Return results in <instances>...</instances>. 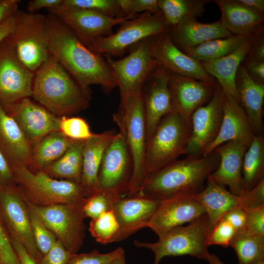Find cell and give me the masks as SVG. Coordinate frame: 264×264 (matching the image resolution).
I'll use <instances>...</instances> for the list:
<instances>
[{"label":"cell","instance_id":"46","mask_svg":"<svg viewBox=\"0 0 264 264\" xmlns=\"http://www.w3.org/2000/svg\"><path fill=\"white\" fill-rule=\"evenodd\" d=\"M0 264H21L9 235L0 218Z\"/></svg>","mask_w":264,"mask_h":264},{"label":"cell","instance_id":"12","mask_svg":"<svg viewBox=\"0 0 264 264\" xmlns=\"http://www.w3.org/2000/svg\"><path fill=\"white\" fill-rule=\"evenodd\" d=\"M0 218L9 236L21 242L40 264L43 256L35 242L26 200L16 184L0 186Z\"/></svg>","mask_w":264,"mask_h":264},{"label":"cell","instance_id":"15","mask_svg":"<svg viewBox=\"0 0 264 264\" xmlns=\"http://www.w3.org/2000/svg\"><path fill=\"white\" fill-rule=\"evenodd\" d=\"M133 170L132 160L125 138L116 133L104 153L98 173L99 190L126 195Z\"/></svg>","mask_w":264,"mask_h":264},{"label":"cell","instance_id":"24","mask_svg":"<svg viewBox=\"0 0 264 264\" xmlns=\"http://www.w3.org/2000/svg\"><path fill=\"white\" fill-rule=\"evenodd\" d=\"M263 33L264 27L251 34L237 49L222 58L199 62L205 71L218 82L223 91L238 102L239 97L235 85L237 72L254 43Z\"/></svg>","mask_w":264,"mask_h":264},{"label":"cell","instance_id":"48","mask_svg":"<svg viewBox=\"0 0 264 264\" xmlns=\"http://www.w3.org/2000/svg\"><path fill=\"white\" fill-rule=\"evenodd\" d=\"M242 209L245 211L264 205V180L250 191L241 195Z\"/></svg>","mask_w":264,"mask_h":264},{"label":"cell","instance_id":"25","mask_svg":"<svg viewBox=\"0 0 264 264\" xmlns=\"http://www.w3.org/2000/svg\"><path fill=\"white\" fill-rule=\"evenodd\" d=\"M248 148L238 142L229 141L214 150L219 155L220 160L218 167L210 176L219 184L228 186L229 192L236 196L242 194V161Z\"/></svg>","mask_w":264,"mask_h":264},{"label":"cell","instance_id":"54","mask_svg":"<svg viewBox=\"0 0 264 264\" xmlns=\"http://www.w3.org/2000/svg\"><path fill=\"white\" fill-rule=\"evenodd\" d=\"M18 11L19 10L0 23V44L14 29L18 21Z\"/></svg>","mask_w":264,"mask_h":264},{"label":"cell","instance_id":"23","mask_svg":"<svg viewBox=\"0 0 264 264\" xmlns=\"http://www.w3.org/2000/svg\"><path fill=\"white\" fill-rule=\"evenodd\" d=\"M222 105L223 117L219 132L215 140L204 150L202 155L211 153L229 141L248 147L256 135L245 111L237 101L224 92Z\"/></svg>","mask_w":264,"mask_h":264},{"label":"cell","instance_id":"1","mask_svg":"<svg viewBox=\"0 0 264 264\" xmlns=\"http://www.w3.org/2000/svg\"><path fill=\"white\" fill-rule=\"evenodd\" d=\"M48 51L84 89L101 86L109 93L117 87L113 72L103 55L91 51L74 33L52 14L46 16Z\"/></svg>","mask_w":264,"mask_h":264},{"label":"cell","instance_id":"21","mask_svg":"<svg viewBox=\"0 0 264 264\" xmlns=\"http://www.w3.org/2000/svg\"><path fill=\"white\" fill-rule=\"evenodd\" d=\"M152 52L156 65L165 67L171 72L203 82H216L198 61L186 55L175 45L171 40L170 32L154 37Z\"/></svg>","mask_w":264,"mask_h":264},{"label":"cell","instance_id":"36","mask_svg":"<svg viewBox=\"0 0 264 264\" xmlns=\"http://www.w3.org/2000/svg\"><path fill=\"white\" fill-rule=\"evenodd\" d=\"M229 246L235 251L239 264H258L264 261V235L236 230Z\"/></svg>","mask_w":264,"mask_h":264},{"label":"cell","instance_id":"55","mask_svg":"<svg viewBox=\"0 0 264 264\" xmlns=\"http://www.w3.org/2000/svg\"><path fill=\"white\" fill-rule=\"evenodd\" d=\"M62 0H32L28 1L27 9L28 13H35L41 9L46 8L47 10L58 6Z\"/></svg>","mask_w":264,"mask_h":264},{"label":"cell","instance_id":"7","mask_svg":"<svg viewBox=\"0 0 264 264\" xmlns=\"http://www.w3.org/2000/svg\"><path fill=\"white\" fill-rule=\"evenodd\" d=\"M190 124L176 111L164 116L147 143L145 157L147 175L154 173L186 153Z\"/></svg>","mask_w":264,"mask_h":264},{"label":"cell","instance_id":"3","mask_svg":"<svg viewBox=\"0 0 264 264\" xmlns=\"http://www.w3.org/2000/svg\"><path fill=\"white\" fill-rule=\"evenodd\" d=\"M220 160L215 151L197 158L177 159L148 175L138 193L160 200L177 195H197L205 188V181Z\"/></svg>","mask_w":264,"mask_h":264},{"label":"cell","instance_id":"19","mask_svg":"<svg viewBox=\"0 0 264 264\" xmlns=\"http://www.w3.org/2000/svg\"><path fill=\"white\" fill-rule=\"evenodd\" d=\"M2 106L32 146L48 133L60 131V118L29 98Z\"/></svg>","mask_w":264,"mask_h":264},{"label":"cell","instance_id":"52","mask_svg":"<svg viewBox=\"0 0 264 264\" xmlns=\"http://www.w3.org/2000/svg\"><path fill=\"white\" fill-rule=\"evenodd\" d=\"M264 62V36L262 33L253 44L243 62Z\"/></svg>","mask_w":264,"mask_h":264},{"label":"cell","instance_id":"9","mask_svg":"<svg viewBox=\"0 0 264 264\" xmlns=\"http://www.w3.org/2000/svg\"><path fill=\"white\" fill-rule=\"evenodd\" d=\"M48 39L46 16L20 10L16 25L6 38L21 61L34 73L48 58Z\"/></svg>","mask_w":264,"mask_h":264},{"label":"cell","instance_id":"5","mask_svg":"<svg viewBox=\"0 0 264 264\" xmlns=\"http://www.w3.org/2000/svg\"><path fill=\"white\" fill-rule=\"evenodd\" d=\"M112 117L125 138L132 160V174L126 195L131 196L140 191L147 176L145 169L147 135L141 91L119 105L118 112Z\"/></svg>","mask_w":264,"mask_h":264},{"label":"cell","instance_id":"32","mask_svg":"<svg viewBox=\"0 0 264 264\" xmlns=\"http://www.w3.org/2000/svg\"><path fill=\"white\" fill-rule=\"evenodd\" d=\"M76 140L60 131L50 132L32 146L29 169L42 171L60 158Z\"/></svg>","mask_w":264,"mask_h":264},{"label":"cell","instance_id":"11","mask_svg":"<svg viewBox=\"0 0 264 264\" xmlns=\"http://www.w3.org/2000/svg\"><path fill=\"white\" fill-rule=\"evenodd\" d=\"M26 200V199H25ZM84 201L75 204L37 206L26 200L28 207L40 218L66 250L76 254L85 237L86 218L83 211Z\"/></svg>","mask_w":264,"mask_h":264},{"label":"cell","instance_id":"17","mask_svg":"<svg viewBox=\"0 0 264 264\" xmlns=\"http://www.w3.org/2000/svg\"><path fill=\"white\" fill-rule=\"evenodd\" d=\"M170 75L168 69L157 66L148 76L142 88L147 143L160 120L166 115L176 111L168 86Z\"/></svg>","mask_w":264,"mask_h":264},{"label":"cell","instance_id":"39","mask_svg":"<svg viewBox=\"0 0 264 264\" xmlns=\"http://www.w3.org/2000/svg\"><path fill=\"white\" fill-rule=\"evenodd\" d=\"M118 224L112 210L91 219L89 231L96 241L102 244L110 243L118 229Z\"/></svg>","mask_w":264,"mask_h":264},{"label":"cell","instance_id":"60","mask_svg":"<svg viewBox=\"0 0 264 264\" xmlns=\"http://www.w3.org/2000/svg\"><path fill=\"white\" fill-rule=\"evenodd\" d=\"M110 264H126L125 261V251L113 259Z\"/></svg>","mask_w":264,"mask_h":264},{"label":"cell","instance_id":"16","mask_svg":"<svg viewBox=\"0 0 264 264\" xmlns=\"http://www.w3.org/2000/svg\"><path fill=\"white\" fill-rule=\"evenodd\" d=\"M34 76L5 39L0 44V104L10 105L31 96Z\"/></svg>","mask_w":264,"mask_h":264},{"label":"cell","instance_id":"41","mask_svg":"<svg viewBox=\"0 0 264 264\" xmlns=\"http://www.w3.org/2000/svg\"><path fill=\"white\" fill-rule=\"evenodd\" d=\"M60 131L73 140H86L93 134L86 121L79 117L60 118Z\"/></svg>","mask_w":264,"mask_h":264},{"label":"cell","instance_id":"13","mask_svg":"<svg viewBox=\"0 0 264 264\" xmlns=\"http://www.w3.org/2000/svg\"><path fill=\"white\" fill-rule=\"evenodd\" d=\"M48 11L70 28L87 47L97 39L112 34L114 26L139 15L111 18L96 11L65 5L62 1Z\"/></svg>","mask_w":264,"mask_h":264},{"label":"cell","instance_id":"22","mask_svg":"<svg viewBox=\"0 0 264 264\" xmlns=\"http://www.w3.org/2000/svg\"><path fill=\"white\" fill-rule=\"evenodd\" d=\"M215 84L170 72L168 86L171 95L176 112L185 122L190 124L193 112L210 100Z\"/></svg>","mask_w":264,"mask_h":264},{"label":"cell","instance_id":"30","mask_svg":"<svg viewBox=\"0 0 264 264\" xmlns=\"http://www.w3.org/2000/svg\"><path fill=\"white\" fill-rule=\"evenodd\" d=\"M116 133L107 131L93 133L84 141L81 185L90 194L99 191L98 173L105 151Z\"/></svg>","mask_w":264,"mask_h":264},{"label":"cell","instance_id":"42","mask_svg":"<svg viewBox=\"0 0 264 264\" xmlns=\"http://www.w3.org/2000/svg\"><path fill=\"white\" fill-rule=\"evenodd\" d=\"M63 4L99 12L111 18H118L120 8L117 0H62Z\"/></svg>","mask_w":264,"mask_h":264},{"label":"cell","instance_id":"18","mask_svg":"<svg viewBox=\"0 0 264 264\" xmlns=\"http://www.w3.org/2000/svg\"><path fill=\"white\" fill-rule=\"evenodd\" d=\"M160 201L139 193L120 198L112 209L119 227L110 243L121 242L147 227Z\"/></svg>","mask_w":264,"mask_h":264},{"label":"cell","instance_id":"56","mask_svg":"<svg viewBox=\"0 0 264 264\" xmlns=\"http://www.w3.org/2000/svg\"><path fill=\"white\" fill-rule=\"evenodd\" d=\"M9 237L21 264H37L21 242L15 238Z\"/></svg>","mask_w":264,"mask_h":264},{"label":"cell","instance_id":"8","mask_svg":"<svg viewBox=\"0 0 264 264\" xmlns=\"http://www.w3.org/2000/svg\"><path fill=\"white\" fill-rule=\"evenodd\" d=\"M120 25L115 33L97 39L88 47L96 54L122 58L144 39L170 32L173 28L161 11L144 12Z\"/></svg>","mask_w":264,"mask_h":264},{"label":"cell","instance_id":"59","mask_svg":"<svg viewBox=\"0 0 264 264\" xmlns=\"http://www.w3.org/2000/svg\"><path fill=\"white\" fill-rule=\"evenodd\" d=\"M204 260L207 261L209 264H225L214 254L207 253ZM258 264H264V261Z\"/></svg>","mask_w":264,"mask_h":264},{"label":"cell","instance_id":"49","mask_svg":"<svg viewBox=\"0 0 264 264\" xmlns=\"http://www.w3.org/2000/svg\"><path fill=\"white\" fill-rule=\"evenodd\" d=\"M72 255L57 240L48 252L43 256L40 264H66Z\"/></svg>","mask_w":264,"mask_h":264},{"label":"cell","instance_id":"53","mask_svg":"<svg viewBox=\"0 0 264 264\" xmlns=\"http://www.w3.org/2000/svg\"><path fill=\"white\" fill-rule=\"evenodd\" d=\"M242 64L252 79L264 84V62H243Z\"/></svg>","mask_w":264,"mask_h":264},{"label":"cell","instance_id":"58","mask_svg":"<svg viewBox=\"0 0 264 264\" xmlns=\"http://www.w3.org/2000/svg\"><path fill=\"white\" fill-rule=\"evenodd\" d=\"M243 5L262 14H264V0H237Z\"/></svg>","mask_w":264,"mask_h":264},{"label":"cell","instance_id":"31","mask_svg":"<svg viewBox=\"0 0 264 264\" xmlns=\"http://www.w3.org/2000/svg\"><path fill=\"white\" fill-rule=\"evenodd\" d=\"M207 183L204 189L195 197L214 228L226 213L235 208L241 209L242 198L227 191L225 186L216 182L210 176Z\"/></svg>","mask_w":264,"mask_h":264},{"label":"cell","instance_id":"4","mask_svg":"<svg viewBox=\"0 0 264 264\" xmlns=\"http://www.w3.org/2000/svg\"><path fill=\"white\" fill-rule=\"evenodd\" d=\"M12 168L16 186L32 205L47 206L79 203L90 195L81 184L55 179L43 171H33L25 165Z\"/></svg>","mask_w":264,"mask_h":264},{"label":"cell","instance_id":"38","mask_svg":"<svg viewBox=\"0 0 264 264\" xmlns=\"http://www.w3.org/2000/svg\"><path fill=\"white\" fill-rule=\"evenodd\" d=\"M122 196L111 190H99L90 194L86 199L83 211L85 217L91 219L112 210L115 203Z\"/></svg>","mask_w":264,"mask_h":264},{"label":"cell","instance_id":"51","mask_svg":"<svg viewBox=\"0 0 264 264\" xmlns=\"http://www.w3.org/2000/svg\"><path fill=\"white\" fill-rule=\"evenodd\" d=\"M230 223L236 230L242 229L244 227L246 213L240 208H235L226 213L221 218Z\"/></svg>","mask_w":264,"mask_h":264},{"label":"cell","instance_id":"2","mask_svg":"<svg viewBox=\"0 0 264 264\" xmlns=\"http://www.w3.org/2000/svg\"><path fill=\"white\" fill-rule=\"evenodd\" d=\"M31 96L59 118L86 109L90 100L89 89L81 87L50 54L35 73Z\"/></svg>","mask_w":264,"mask_h":264},{"label":"cell","instance_id":"26","mask_svg":"<svg viewBox=\"0 0 264 264\" xmlns=\"http://www.w3.org/2000/svg\"><path fill=\"white\" fill-rule=\"evenodd\" d=\"M0 150L11 167L19 165L30 166L32 145L0 104Z\"/></svg>","mask_w":264,"mask_h":264},{"label":"cell","instance_id":"43","mask_svg":"<svg viewBox=\"0 0 264 264\" xmlns=\"http://www.w3.org/2000/svg\"><path fill=\"white\" fill-rule=\"evenodd\" d=\"M120 11L118 18L136 15L142 12L157 13L159 10L157 0H117Z\"/></svg>","mask_w":264,"mask_h":264},{"label":"cell","instance_id":"37","mask_svg":"<svg viewBox=\"0 0 264 264\" xmlns=\"http://www.w3.org/2000/svg\"><path fill=\"white\" fill-rule=\"evenodd\" d=\"M209 1L205 0H157L159 10L167 22L174 27L178 23L201 17L205 5Z\"/></svg>","mask_w":264,"mask_h":264},{"label":"cell","instance_id":"35","mask_svg":"<svg viewBox=\"0 0 264 264\" xmlns=\"http://www.w3.org/2000/svg\"><path fill=\"white\" fill-rule=\"evenodd\" d=\"M250 36L232 35L227 38L214 39L186 50L183 52L198 62L216 60L237 49Z\"/></svg>","mask_w":264,"mask_h":264},{"label":"cell","instance_id":"28","mask_svg":"<svg viewBox=\"0 0 264 264\" xmlns=\"http://www.w3.org/2000/svg\"><path fill=\"white\" fill-rule=\"evenodd\" d=\"M232 35L220 21L204 23L197 19L183 21L173 27L170 32L173 43L183 52L208 41Z\"/></svg>","mask_w":264,"mask_h":264},{"label":"cell","instance_id":"40","mask_svg":"<svg viewBox=\"0 0 264 264\" xmlns=\"http://www.w3.org/2000/svg\"><path fill=\"white\" fill-rule=\"evenodd\" d=\"M28 207L35 242L39 251L44 256L50 250L57 238L33 210L28 206Z\"/></svg>","mask_w":264,"mask_h":264},{"label":"cell","instance_id":"6","mask_svg":"<svg viewBox=\"0 0 264 264\" xmlns=\"http://www.w3.org/2000/svg\"><path fill=\"white\" fill-rule=\"evenodd\" d=\"M206 214L189 222L186 226L171 229L153 243L134 241L138 247L150 249L154 254L153 264H159L166 256L188 255L204 259L207 253L208 236L213 229Z\"/></svg>","mask_w":264,"mask_h":264},{"label":"cell","instance_id":"10","mask_svg":"<svg viewBox=\"0 0 264 264\" xmlns=\"http://www.w3.org/2000/svg\"><path fill=\"white\" fill-rule=\"evenodd\" d=\"M154 37L141 41L129 50L127 56L119 60L103 55L119 88L120 105L124 104L130 97L142 90L148 76L157 66L152 52Z\"/></svg>","mask_w":264,"mask_h":264},{"label":"cell","instance_id":"33","mask_svg":"<svg viewBox=\"0 0 264 264\" xmlns=\"http://www.w3.org/2000/svg\"><path fill=\"white\" fill-rule=\"evenodd\" d=\"M242 193L250 191L264 180V137L255 135L246 151L242 166Z\"/></svg>","mask_w":264,"mask_h":264},{"label":"cell","instance_id":"47","mask_svg":"<svg viewBox=\"0 0 264 264\" xmlns=\"http://www.w3.org/2000/svg\"><path fill=\"white\" fill-rule=\"evenodd\" d=\"M244 228L248 232L264 235V205L245 211Z\"/></svg>","mask_w":264,"mask_h":264},{"label":"cell","instance_id":"14","mask_svg":"<svg viewBox=\"0 0 264 264\" xmlns=\"http://www.w3.org/2000/svg\"><path fill=\"white\" fill-rule=\"evenodd\" d=\"M223 93L221 87L216 81L212 98L192 113L186 148L187 158H197L202 156L204 150L216 138L223 117Z\"/></svg>","mask_w":264,"mask_h":264},{"label":"cell","instance_id":"29","mask_svg":"<svg viewBox=\"0 0 264 264\" xmlns=\"http://www.w3.org/2000/svg\"><path fill=\"white\" fill-rule=\"evenodd\" d=\"M221 12L220 22L232 34L249 36L264 27V14L237 0H214Z\"/></svg>","mask_w":264,"mask_h":264},{"label":"cell","instance_id":"44","mask_svg":"<svg viewBox=\"0 0 264 264\" xmlns=\"http://www.w3.org/2000/svg\"><path fill=\"white\" fill-rule=\"evenodd\" d=\"M124 250L121 247L107 253H101L97 250L80 254H73L66 264H110Z\"/></svg>","mask_w":264,"mask_h":264},{"label":"cell","instance_id":"27","mask_svg":"<svg viewBox=\"0 0 264 264\" xmlns=\"http://www.w3.org/2000/svg\"><path fill=\"white\" fill-rule=\"evenodd\" d=\"M235 85L239 103L245 111L256 135H263L264 84L252 79L242 63L236 75Z\"/></svg>","mask_w":264,"mask_h":264},{"label":"cell","instance_id":"20","mask_svg":"<svg viewBox=\"0 0 264 264\" xmlns=\"http://www.w3.org/2000/svg\"><path fill=\"white\" fill-rule=\"evenodd\" d=\"M195 195H177L161 200L148 224L158 238L171 229L205 214Z\"/></svg>","mask_w":264,"mask_h":264},{"label":"cell","instance_id":"57","mask_svg":"<svg viewBox=\"0 0 264 264\" xmlns=\"http://www.w3.org/2000/svg\"><path fill=\"white\" fill-rule=\"evenodd\" d=\"M20 1L19 0H0V23L19 10Z\"/></svg>","mask_w":264,"mask_h":264},{"label":"cell","instance_id":"45","mask_svg":"<svg viewBox=\"0 0 264 264\" xmlns=\"http://www.w3.org/2000/svg\"><path fill=\"white\" fill-rule=\"evenodd\" d=\"M236 230L228 221L221 219L211 230L208 239V246L217 244L222 247L229 246Z\"/></svg>","mask_w":264,"mask_h":264},{"label":"cell","instance_id":"34","mask_svg":"<svg viewBox=\"0 0 264 264\" xmlns=\"http://www.w3.org/2000/svg\"><path fill=\"white\" fill-rule=\"evenodd\" d=\"M84 141H75L60 158L42 171L52 177L81 184L83 169L82 150Z\"/></svg>","mask_w":264,"mask_h":264},{"label":"cell","instance_id":"50","mask_svg":"<svg viewBox=\"0 0 264 264\" xmlns=\"http://www.w3.org/2000/svg\"><path fill=\"white\" fill-rule=\"evenodd\" d=\"M12 168L0 150V186L15 185Z\"/></svg>","mask_w":264,"mask_h":264}]
</instances>
